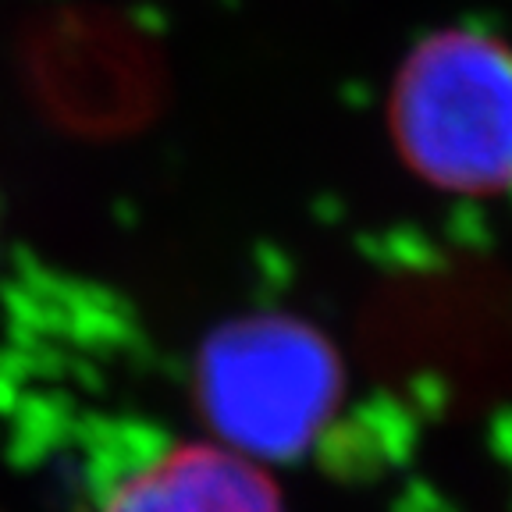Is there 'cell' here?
Returning <instances> with one entry per match:
<instances>
[{
	"label": "cell",
	"mask_w": 512,
	"mask_h": 512,
	"mask_svg": "<svg viewBox=\"0 0 512 512\" xmlns=\"http://www.w3.org/2000/svg\"><path fill=\"white\" fill-rule=\"evenodd\" d=\"M392 125L413 171L452 192L512 185V50L495 36L445 29L406 57Z\"/></svg>",
	"instance_id": "obj_1"
},
{
	"label": "cell",
	"mask_w": 512,
	"mask_h": 512,
	"mask_svg": "<svg viewBox=\"0 0 512 512\" xmlns=\"http://www.w3.org/2000/svg\"><path fill=\"white\" fill-rule=\"evenodd\" d=\"M203 402L235 441L253 448L299 445L338 392L328 342L292 317H242L203 349Z\"/></svg>",
	"instance_id": "obj_2"
},
{
	"label": "cell",
	"mask_w": 512,
	"mask_h": 512,
	"mask_svg": "<svg viewBox=\"0 0 512 512\" xmlns=\"http://www.w3.org/2000/svg\"><path fill=\"white\" fill-rule=\"evenodd\" d=\"M104 512H278V495L239 452L182 445L121 480Z\"/></svg>",
	"instance_id": "obj_3"
}]
</instances>
